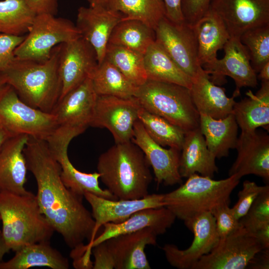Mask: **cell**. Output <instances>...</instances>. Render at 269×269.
Wrapping results in <instances>:
<instances>
[{"label": "cell", "mask_w": 269, "mask_h": 269, "mask_svg": "<svg viewBox=\"0 0 269 269\" xmlns=\"http://www.w3.org/2000/svg\"><path fill=\"white\" fill-rule=\"evenodd\" d=\"M0 216L3 238L14 252L27 245L49 241L54 232L33 193L0 192Z\"/></svg>", "instance_id": "277c9868"}, {"label": "cell", "mask_w": 269, "mask_h": 269, "mask_svg": "<svg viewBox=\"0 0 269 269\" xmlns=\"http://www.w3.org/2000/svg\"><path fill=\"white\" fill-rule=\"evenodd\" d=\"M59 45L52 49L50 57L44 61L14 57L1 70L7 84L23 102L50 113L58 102L62 90L58 70Z\"/></svg>", "instance_id": "3957f363"}, {"label": "cell", "mask_w": 269, "mask_h": 269, "mask_svg": "<svg viewBox=\"0 0 269 269\" xmlns=\"http://www.w3.org/2000/svg\"><path fill=\"white\" fill-rule=\"evenodd\" d=\"M131 141L144 153L153 169L157 186L161 184H182L179 171L181 151L171 147L166 149L158 144L149 136L138 120L134 124Z\"/></svg>", "instance_id": "d6986e66"}, {"label": "cell", "mask_w": 269, "mask_h": 269, "mask_svg": "<svg viewBox=\"0 0 269 269\" xmlns=\"http://www.w3.org/2000/svg\"><path fill=\"white\" fill-rule=\"evenodd\" d=\"M216 158L208 148L200 127L185 133L179 161L182 178L195 173L213 178L218 171Z\"/></svg>", "instance_id": "484cf974"}, {"label": "cell", "mask_w": 269, "mask_h": 269, "mask_svg": "<svg viewBox=\"0 0 269 269\" xmlns=\"http://www.w3.org/2000/svg\"><path fill=\"white\" fill-rule=\"evenodd\" d=\"M189 90L192 102L199 114L221 119L233 114L235 98L227 97L225 89L214 84L202 67L192 79Z\"/></svg>", "instance_id": "d4e9b609"}, {"label": "cell", "mask_w": 269, "mask_h": 269, "mask_svg": "<svg viewBox=\"0 0 269 269\" xmlns=\"http://www.w3.org/2000/svg\"><path fill=\"white\" fill-rule=\"evenodd\" d=\"M155 33V41L183 71L194 78L201 66L193 27L185 21L174 23L165 17L157 24Z\"/></svg>", "instance_id": "4fadbf2b"}, {"label": "cell", "mask_w": 269, "mask_h": 269, "mask_svg": "<svg viewBox=\"0 0 269 269\" xmlns=\"http://www.w3.org/2000/svg\"><path fill=\"white\" fill-rule=\"evenodd\" d=\"M104 5L122 13L123 19L139 20L154 30L165 17L162 0H106Z\"/></svg>", "instance_id": "836d02e7"}, {"label": "cell", "mask_w": 269, "mask_h": 269, "mask_svg": "<svg viewBox=\"0 0 269 269\" xmlns=\"http://www.w3.org/2000/svg\"><path fill=\"white\" fill-rule=\"evenodd\" d=\"M98 95L90 77L60 98L51 113L58 127L85 132L90 127Z\"/></svg>", "instance_id": "e0dca14e"}, {"label": "cell", "mask_w": 269, "mask_h": 269, "mask_svg": "<svg viewBox=\"0 0 269 269\" xmlns=\"http://www.w3.org/2000/svg\"><path fill=\"white\" fill-rule=\"evenodd\" d=\"M36 15L42 13L56 15L58 11V0H23Z\"/></svg>", "instance_id": "f6af8a7d"}, {"label": "cell", "mask_w": 269, "mask_h": 269, "mask_svg": "<svg viewBox=\"0 0 269 269\" xmlns=\"http://www.w3.org/2000/svg\"><path fill=\"white\" fill-rule=\"evenodd\" d=\"M35 15L23 0H0V34L25 35Z\"/></svg>", "instance_id": "8d00e7d4"}, {"label": "cell", "mask_w": 269, "mask_h": 269, "mask_svg": "<svg viewBox=\"0 0 269 269\" xmlns=\"http://www.w3.org/2000/svg\"><path fill=\"white\" fill-rule=\"evenodd\" d=\"M150 165L132 141L115 143L99 157L97 172L118 199H138L148 195L152 180Z\"/></svg>", "instance_id": "7a4b0ae2"}, {"label": "cell", "mask_w": 269, "mask_h": 269, "mask_svg": "<svg viewBox=\"0 0 269 269\" xmlns=\"http://www.w3.org/2000/svg\"><path fill=\"white\" fill-rule=\"evenodd\" d=\"M237 156L229 170V176L235 175L240 179L253 174L269 180V135L256 130L241 132L235 148Z\"/></svg>", "instance_id": "ac0fdd59"}, {"label": "cell", "mask_w": 269, "mask_h": 269, "mask_svg": "<svg viewBox=\"0 0 269 269\" xmlns=\"http://www.w3.org/2000/svg\"><path fill=\"white\" fill-rule=\"evenodd\" d=\"M90 5L102 4L104 5L106 0H87Z\"/></svg>", "instance_id": "db71d44e"}, {"label": "cell", "mask_w": 269, "mask_h": 269, "mask_svg": "<svg viewBox=\"0 0 269 269\" xmlns=\"http://www.w3.org/2000/svg\"><path fill=\"white\" fill-rule=\"evenodd\" d=\"M12 135L0 122V149Z\"/></svg>", "instance_id": "681fc988"}, {"label": "cell", "mask_w": 269, "mask_h": 269, "mask_svg": "<svg viewBox=\"0 0 269 269\" xmlns=\"http://www.w3.org/2000/svg\"><path fill=\"white\" fill-rule=\"evenodd\" d=\"M125 18L121 12L102 4L81 6L78 9L76 26L81 36L94 48L98 63L104 59L111 34Z\"/></svg>", "instance_id": "ffe728a7"}, {"label": "cell", "mask_w": 269, "mask_h": 269, "mask_svg": "<svg viewBox=\"0 0 269 269\" xmlns=\"http://www.w3.org/2000/svg\"><path fill=\"white\" fill-rule=\"evenodd\" d=\"M269 221V188L255 200L246 214L239 222L241 226L249 228Z\"/></svg>", "instance_id": "f35d334b"}, {"label": "cell", "mask_w": 269, "mask_h": 269, "mask_svg": "<svg viewBox=\"0 0 269 269\" xmlns=\"http://www.w3.org/2000/svg\"><path fill=\"white\" fill-rule=\"evenodd\" d=\"M262 249L258 241L241 226L219 239L213 249L191 269H244Z\"/></svg>", "instance_id": "30bf717a"}, {"label": "cell", "mask_w": 269, "mask_h": 269, "mask_svg": "<svg viewBox=\"0 0 269 269\" xmlns=\"http://www.w3.org/2000/svg\"><path fill=\"white\" fill-rule=\"evenodd\" d=\"M80 37L76 25L70 20L51 14H36L14 56L19 59L44 61L55 46Z\"/></svg>", "instance_id": "52a82bcc"}, {"label": "cell", "mask_w": 269, "mask_h": 269, "mask_svg": "<svg viewBox=\"0 0 269 269\" xmlns=\"http://www.w3.org/2000/svg\"><path fill=\"white\" fill-rule=\"evenodd\" d=\"M138 120L149 136L158 144L181 151L185 134L181 129L141 106L138 111Z\"/></svg>", "instance_id": "e575fe53"}, {"label": "cell", "mask_w": 269, "mask_h": 269, "mask_svg": "<svg viewBox=\"0 0 269 269\" xmlns=\"http://www.w3.org/2000/svg\"></svg>", "instance_id": "11a10c76"}, {"label": "cell", "mask_w": 269, "mask_h": 269, "mask_svg": "<svg viewBox=\"0 0 269 269\" xmlns=\"http://www.w3.org/2000/svg\"><path fill=\"white\" fill-rule=\"evenodd\" d=\"M157 235L150 228L120 235L105 241L115 269H150L144 253L147 245H155Z\"/></svg>", "instance_id": "603a6c76"}, {"label": "cell", "mask_w": 269, "mask_h": 269, "mask_svg": "<svg viewBox=\"0 0 269 269\" xmlns=\"http://www.w3.org/2000/svg\"><path fill=\"white\" fill-rule=\"evenodd\" d=\"M10 249L7 247L3 238L1 230H0V265L3 262L4 255L8 252Z\"/></svg>", "instance_id": "816d5d0a"}, {"label": "cell", "mask_w": 269, "mask_h": 269, "mask_svg": "<svg viewBox=\"0 0 269 269\" xmlns=\"http://www.w3.org/2000/svg\"><path fill=\"white\" fill-rule=\"evenodd\" d=\"M28 138L25 134L14 135L0 149V192L32 194L24 187L28 169L23 149Z\"/></svg>", "instance_id": "cb8c5ba5"}, {"label": "cell", "mask_w": 269, "mask_h": 269, "mask_svg": "<svg viewBox=\"0 0 269 269\" xmlns=\"http://www.w3.org/2000/svg\"><path fill=\"white\" fill-rule=\"evenodd\" d=\"M200 115V129L209 150L216 158L228 156L230 149L235 148L238 125L233 114L221 119Z\"/></svg>", "instance_id": "f546056e"}, {"label": "cell", "mask_w": 269, "mask_h": 269, "mask_svg": "<svg viewBox=\"0 0 269 269\" xmlns=\"http://www.w3.org/2000/svg\"><path fill=\"white\" fill-rule=\"evenodd\" d=\"M210 0H181L184 21L193 27L207 12Z\"/></svg>", "instance_id": "b9f144b4"}, {"label": "cell", "mask_w": 269, "mask_h": 269, "mask_svg": "<svg viewBox=\"0 0 269 269\" xmlns=\"http://www.w3.org/2000/svg\"><path fill=\"white\" fill-rule=\"evenodd\" d=\"M147 79L173 83L190 89L192 78L183 71L155 41L144 54Z\"/></svg>", "instance_id": "4dcf8cb0"}, {"label": "cell", "mask_w": 269, "mask_h": 269, "mask_svg": "<svg viewBox=\"0 0 269 269\" xmlns=\"http://www.w3.org/2000/svg\"><path fill=\"white\" fill-rule=\"evenodd\" d=\"M91 252L94 258L92 269H115V264L113 257L105 241H103L94 246L92 248Z\"/></svg>", "instance_id": "ee69618b"}, {"label": "cell", "mask_w": 269, "mask_h": 269, "mask_svg": "<svg viewBox=\"0 0 269 269\" xmlns=\"http://www.w3.org/2000/svg\"><path fill=\"white\" fill-rule=\"evenodd\" d=\"M200 66L211 63L217 58L218 50L223 49L230 38L221 18L208 10L193 26Z\"/></svg>", "instance_id": "4316f807"}, {"label": "cell", "mask_w": 269, "mask_h": 269, "mask_svg": "<svg viewBox=\"0 0 269 269\" xmlns=\"http://www.w3.org/2000/svg\"><path fill=\"white\" fill-rule=\"evenodd\" d=\"M134 97L143 108L165 119L185 133L199 128L200 115L188 88L147 80L138 87Z\"/></svg>", "instance_id": "8992f818"}, {"label": "cell", "mask_w": 269, "mask_h": 269, "mask_svg": "<svg viewBox=\"0 0 269 269\" xmlns=\"http://www.w3.org/2000/svg\"><path fill=\"white\" fill-rule=\"evenodd\" d=\"M223 49L225 55L222 59L217 58L202 67L215 84H223L226 76L232 78L236 86L232 96L235 98L240 95L242 88L257 86V73L251 66L248 51L240 38L231 37Z\"/></svg>", "instance_id": "7c38bea8"}, {"label": "cell", "mask_w": 269, "mask_h": 269, "mask_svg": "<svg viewBox=\"0 0 269 269\" xmlns=\"http://www.w3.org/2000/svg\"><path fill=\"white\" fill-rule=\"evenodd\" d=\"M259 73L257 79L261 81H269V62L262 67Z\"/></svg>", "instance_id": "f907efd6"}, {"label": "cell", "mask_w": 269, "mask_h": 269, "mask_svg": "<svg viewBox=\"0 0 269 269\" xmlns=\"http://www.w3.org/2000/svg\"><path fill=\"white\" fill-rule=\"evenodd\" d=\"M79 130L58 127L46 140L50 151L61 168V178L64 185L77 195L84 197L89 192L106 199H118L108 189L99 186L100 174L87 173L77 169L68 156V145L75 137L82 134Z\"/></svg>", "instance_id": "9c48e42d"}, {"label": "cell", "mask_w": 269, "mask_h": 269, "mask_svg": "<svg viewBox=\"0 0 269 269\" xmlns=\"http://www.w3.org/2000/svg\"><path fill=\"white\" fill-rule=\"evenodd\" d=\"M98 64L94 48L82 36L60 44L58 70L62 90L59 99L91 77Z\"/></svg>", "instance_id": "2e32d148"}, {"label": "cell", "mask_w": 269, "mask_h": 269, "mask_svg": "<svg viewBox=\"0 0 269 269\" xmlns=\"http://www.w3.org/2000/svg\"><path fill=\"white\" fill-rule=\"evenodd\" d=\"M268 188V185L259 186L255 182L245 180L238 192L237 202L231 208L235 217L238 220L243 217L257 197Z\"/></svg>", "instance_id": "ab89813d"}, {"label": "cell", "mask_w": 269, "mask_h": 269, "mask_svg": "<svg viewBox=\"0 0 269 269\" xmlns=\"http://www.w3.org/2000/svg\"><path fill=\"white\" fill-rule=\"evenodd\" d=\"M245 229L258 241L263 249L269 248V221Z\"/></svg>", "instance_id": "7dc6e473"}, {"label": "cell", "mask_w": 269, "mask_h": 269, "mask_svg": "<svg viewBox=\"0 0 269 269\" xmlns=\"http://www.w3.org/2000/svg\"><path fill=\"white\" fill-rule=\"evenodd\" d=\"M247 97L235 102L234 115L241 132H251L259 127L267 129L269 125V81H262L254 94L251 90Z\"/></svg>", "instance_id": "83f0119b"}, {"label": "cell", "mask_w": 269, "mask_h": 269, "mask_svg": "<svg viewBox=\"0 0 269 269\" xmlns=\"http://www.w3.org/2000/svg\"><path fill=\"white\" fill-rule=\"evenodd\" d=\"M28 170L37 185L35 195L42 214L54 231L63 237L72 249L91 241L95 222L84 205L83 197L63 183L61 168L46 140L29 137L23 149Z\"/></svg>", "instance_id": "6da1fadb"}, {"label": "cell", "mask_w": 269, "mask_h": 269, "mask_svg": "<svg viewBox=\"0 0 269 269\" xmlns=\"http://www.w3.org/2000/svg\"><path fill=\"white\" fill-rule=\"evenodd\" d=\"M155 40V30L137 19H122L113 29L108 43L137 52L143 55Z\"/></svg>", "instance_id": "d6a6232c"}, {"label": "cell", "mask_w": 269, "mask_h": 269, "mask_svg": "<svg viewBox=\"0 0 269 269\" xmlns=\"http://www.w3.org/2000/svg\"><path fill=\"white\" fill-rule=\"evenodd\" d=\"M140 107L134 97L98 96L90 126L107 129L115 143L131 141Z\"/></svg>", "instance_id": "8fae6325"}, {"label": "cell", "mask_w": 269, "mask_h": 269, "mask_svg": "<svg viewBox=\"0 0 269 269\" xmlns=\"http://www.w3.org/2000/svg\"><path fill=\"white\" fill-rule=\"evenodd\" d=\"M84 197L91 207L95 222L92 238L88 244L93 242L98 231L106 223H119L140 210L165 206L163 194H148L138 199L112 200L87 192Z\"/></svg>", "instance_id": "7402d4cb"}, {"label": "cell", "mask_w": 269, "mask_h": 269, "mask_svg": "<svg viewBox=\"0 0 269 269\" xmlns=\"http://www.w3.org/2000/svg\"><path fill=\"white\" fill-rule=\"evenodd\" d=\"M0 122L13 135L47 140L58 127L55 116L23 102L9 85L0 94Z\"/></svg>", "instance_id": "ba28073f"}, {"label": "cell", "mask_w": 269, "mask_h": 269, "mask_svg": "<svg viewBox=\"0 0 269 269\" xmlns=\"http://www.w3.org/2000/svg\"><path fill=\"white\" fill-rule=\"evenodd\" d=\"M25 35L0 34V70L4 69L14 57L15 48L23 40Z\"/></svg>", "instance_id": "7bdbcfd3"}, {"label": "cell", "mask_w": 269, "mask_h": 269, "mask_svg": "<svg viewBox=\"0 0 269 269\" xmlns=\"http://www.w3.org/2000/svg\"><path fill=\"white\" fill-rule=\"evenodd\" d=\"M208 10L221 18L230 37L269 24V0H210Z\"/></svg>", "instance_id": "9a60e30c"}, {"label": "cell", "mask_w": 269, "mask_h": 269, "mask_svg": "<svg viewBox=\"0 0 269 269\" xmlns=\"http://www.w3.org/2000/svg\"><path fill=\"white\" fill-rule=\"evenodd\" d=\"M247 267L254 269H269V248L262 249L257 253Z\"/></svg>", "instance_id": "c3c4849f"}, {"label": "cell", "mask_w": 269, "mask_h": 269, "mask_svg": "<svg viewBox=\"0 0 269 269\" xmlns=\"http://www.w3.org/2000/svg\"><path fill=\"white\" fill-rule=\"evenodd\" d=\"M15 252L13 258L0 264V269H27L42 267L52 269L69 268L67 258L52 247L49 241L27 245Z\"/></svg>", "instance_id": "f1b7e54d"}, {"label": "cell", "mask_w": 269, "mask_h": 269, "mask_svg": "<svg viewBox=\"0 0 269 269\" xmlns=\"http://www.w3.org/2000/svg\"><path fill=\"white\" fill-rule=\"evenodd\" d=\"M240 180L235 175L216 180L193 174L179 187L164 194L165 207L184 222L202 213L211 212L219 205L229 203L230 195Z\"/></svg>", "instance_id": "5b68a950"}, {"label": "cell", "mask_w": 269, "mask_h": 269, "mask_svg": "<svg viewBox=\"0 0 269 269\" xmlns=\"http://www.w3.org/2000/svg\"><path fill=\"white\" fill-rule=\"evenodd\" d=\"M240 39L248 51L252 67L259 73L269 62V24L247 30Z\"/></svg>", "instance_id": "74e56055"}, {"label": "cell", "mask_w": 269, "mask_h": 269, "mask_svg": "<svg viewBox=\"0 0 269 269\" xmlns=\"http://www.w3.org/2000/svg\"><path fill=\"white\" fill-rule=\"evenodd\" d=\"M104 58L115 65L137 87L147 81L144 55L124 47L108 43Z\"/></svg>", "instance_id": "d590c367"}, {"label": "cell", "mask_w": 269, "mask_h": 269, "mask_svg": "<svg viewBox=\"0 0 269 269\" xmlns=\"http://www.w3.org/2000/svg\"><path fill=\"white\" fill-rule=\"evenodd\" d=\"M175 216L167 207L149 208L140 210L119 223L105 224L104 230L93 242L84 247V258L90 259L92 248L109 238L134 233L145 228L151 229L158 236L164 234L174 224Z\"/></svg>", "instance_id": "44dd1931"}, {"label": "cell", "mask_w": 269, "mask_h": 269, "mask_svg": "<svg viewBox=\"0 0 269 269\" xmlns=\"http://www.w3.org/2000/svg\"><path fill=\"white\" fill-rule=\"evenodd\" d=\"M90 78L98 96L131 98L134 97L138 88L105 58L98 64Z\"/></svg>", "instance_id": "1f68e13d"}, {"label": "cell", "mask_w": 269, "mask_h": 269, "mask_svg": "<svg viewBox=\"0 0 269 269\" xmlns=\"http://www.w3.org/2000/svg\"><path fill=\"white\" fill-rule=\"evenodd\" d=\"M165 9V17L176 24L184 22L182 11L181 0H162Z\"/></svg>", "instance_id": "bcb514c9"}, {"label": "cell", "mask_w": 269, "mask_h": 269, "mask_svg": "<svg viewBox=\"0 0 269 269\" xmlns=\"http://www.w3.org/2000/svg\"><path fill=\"white\" fill-rule=\"evenodd\" d=\"M211 213L215 219L219 239L226 237L242 226L228 203L218 206Z\"/></svg>", "instance_id": "60d3db41"}, {"label": "cell", "mask_w": 269, "mask_h": 269, "mask_svg": "<svg viewBox=\"0 0 269 269\" xmlns=\"http://www.w3.org/2000/svg\"><path fill=\"white\" fill-rule=\"evenodd\" d=\"M184 224L194 235L191 245L185 250L176 245L166 244L162 250L168 263L178 269H191L203 256L208 254L218 243L215 219L211 212H205Z\"/></svg>", "instance_id": "5bb4252c"}, {"label": "cell", "mask_w": 269, "mask_h": 269, "mask_svg": "<svg viewBox=\"0 0 269 269\" xmlns=\"http://www.w3.org/2000/svg\"><path fill=\"white\" fill-rule=\"evenodd\" d=\"M6 85L7 83L5 77L2 71L0 70V94Z\"/></svg>", "instance_id": "f5cc1de1"}]
</instances>
